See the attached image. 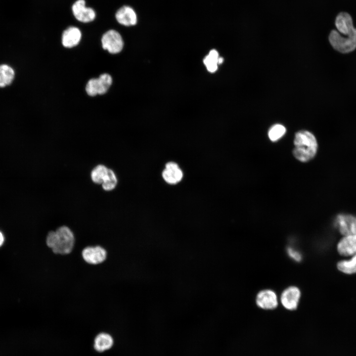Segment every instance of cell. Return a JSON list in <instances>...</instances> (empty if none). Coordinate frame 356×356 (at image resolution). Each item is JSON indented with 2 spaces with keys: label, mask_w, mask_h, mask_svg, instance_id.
Wrapping results in <instances>:
<instances>
[{
  "label": "cell",
  "mask_w": 356,
  "mask_h": 356,
  "mask_svg": "<svg viewBox=\"0 0 356 356\" xmlns=\"http://www.w3.org/2000/svg\"><path fill=\"white\" fill-rule=\"evenodd\" d=\"M301 297V292L298 288L290 286L285 289L281 295V302L283 306L289 310L297 309Z\"/></svg>",
  "instance_id": "9"
},
{
  "label": "cell",
  "mask_w": 356,
  "mask_h": 356,
  "mask_svg": "<svg viewBox=\"0 0 356 356\" xmlns=\"http://www.w3.org/2000/svg\"><path fill=\"white\" fill-rule=\"evenodd\" d=\"M223 61V59L222 57H219V61H218L219 64L222 63Z\"/></svg>",
  "instance_id": "25"
},
{
  "label": "cell",
  "mask_w": 356,
  "mask_h": 356,
  "mask_svg": "<svg viewBox=\"0 0 356 356\" xmlns=\"http://www.w3.org/2000/svg\"><path fill=\"white\" fill-rule=\"evenodd\" d=\"M47 246L55 254L66 255L74 246L75 237L71 230L66 226L59 227L55 231H50L46 237Z\"/></svg>",
  "instance_id": "2"
},
{
  "label": "cell",
  "mask_w": 356,
  "mask_h": 356,
  "mask_svg": "<svg viewBox=\"0 0 356 356\" xmlns=\"http://www.w3.org/2000/svg\"><path fill=\"white\" fill-rule=\"evenodd\" d=\"M287 253L288 256L293 260L296 262H300L302 260L301 254L293 248L288 247L287 248Z\"/></svg>",
  "instance_id": "23"
},
{
  "label": "cell",
  "mask_w": 356,
  "mask_h": 356,
  "mask_svg": "<svg viewBox=\"0 0 356 356\" xmlns=\"http://www.w3.org/2000/svg\"><path fill=\"white\" fill-rule=\"evenodd\" d=\"M116 21L125 26H131L136 24L137 17L134 10L130 6L124 5L120 7L115 14Z\"/></svg>",
  "instance_id": "12"
},
{
  "label": "cell",
  "mask_w": 356,
  "mask_h": 356,
  "mask_svg": "<svg viewBox=\"0 0 356 356\" xmlns=\"http://www.w3.org/2000/svg\"><path fill=\"white\" fill-rule=\"evenodd\" d=\"M294 156L299 161L306 162L315 156L318 144L315 136L307 131L298 132L294 140Z\"/></svg>",
  "instance_id": "1"
},
{
  "label": "cell",
  "mask_w": 356,
  "mask_h": 356,
  "mask_svg": "<svg viewBox=\"0 0 356 356\" xmlns=\"http://www.w3.org/2000/svg\"><path fill=\"white\" fill-rule=\"evenodd\" d=\"M14 71L13 69L6 64L0 65V87H4L10 85L14 78Z\"/></svg>",
  "instance_id": "17"
},
{
  "label": "cell",
  "mask_w": 356,
  "mask_h": 356,
  "mask_svg": "<svg viewBox=\"0 0 356 356\" xmlns=\"http://www.w3.org/2000/svg\"><path fill=\"white\" fill-rule=\"evenodd\" d=\"M162 175L165 180L170 184L178 183L181 180L183 176L181 170L174 162H169L166 164Z\"/></svg>",
  "instance_id": "15"
},
{
  "label": "cell",
  "mask_w": 356,
  "mask_h": 356,
  "mask_svg": "<svg viewBox=\"0 0 356 356\" xmlns=\"http://www.w3.org/2000/svg\"><path fill=\"white\" fill-rule=\"evenodd\" d=\"M117 183V179L114 172L111 169L108 170V174L103 182L102 188L106 191L114 189Z\"/></svg>",
  "instance_id": "21"
},
{
  "label": "cell",
  "mask_w": 356,
  "mask_h": 356,
  "mask_svg": "<svg viewBox=\"0 0 356 356\" xmlns=\"http://www.w3.org/2000/svg\"><path fill=\"white\" fill-rule=\"evenodd\" d=\"M335 25L338 32L346 36L356 34L352 17L348 12H340L336 17Z\"/></svg>",
  "instance_id": "8"
},
{
  "label": "cell",
  "mask_w": 356,
  "mask_h": 356,
  "mask_svg": "<svg viewBox=\"0 0 356 356\" xmlns=\"http://www.w3.org/2000/svg\"><path fill=\"white\" fill-rule=\"evenodd\" d=\"M328 39L332 46L341 53H348L356 48V34L343 37L337 31L333 30Z\"/></svg>",
  "instance_id": "3"
},
{
  "label": "cell",
  "mask_w": 356,
  "mask_h": 356,
  "mask_svg": "<svg viewBox=\"0 0 356 356\" xmlns=\"http://www.w3.org/2000/svg\"><path fill=\"white\" fill-rule=\"evenodd\" d=\"M82 256L87 263L92 265H97L105 260L107 257V252L104 248L99 246L88 247L83 250Z\"/></svg>",
  "instance_id": "10"
},
{
  "label": "cell",
  "mask_w": 356,
  "mask_h": 356,
  "mask_svg": "<svg viewBox=\"0 0 356 356\" xmlns=\"http://www.w3.org/2000/svg\"><path fill=\"white\" fill-rule=\"evenodd\" d=\"M286 129L282 125L276 124L272 126L269 130L268 135L272 141H275L280 139L285 133Z\"/></svg>",
  "instance_id": "22"
},
{
  "label": "cell",
  "mask_w": 356,
  "mask_h": 356,
  "mask_svg": "<svg viewBox=\"0 0 356 356\" xmlns=\"http://www.w3.org/2000/svg\"><path fill=\"white\" fill-rule=\"evenodd\" d=\"M112 79L107 73L101 75L98 78L89 80L86 86V90L90 96L104 94L111 85Z\"/></svg>",
  "instance_id": "5"
},
{
  "label": "cell",
  "mask_w": 356,
  "mask_h": 356,
  "mask_svg": "<svg viewBox=\"0 0 356 356\" xmlns=\"http://www.w3.org/2000/svg\"><path fill=\"white\" fill-rule=\"evenodd\" d=\"M101 44L102 47L109 52L116 54L120 52L123 49L124 43L123 39L119 32L110 29L106 32L102 36Z\"/></svg>",
  "instance_id": "6"
},
{
  "label": "cell",
  "mask_w": 356,
  "mask_h": 356,
  "mask_svg": "<svg viewBox=\"0 0 356 356\" xmlns=\"http://www.w3.org/2000/svg\"><path fill=\"white\" fill-rule=\"evenodd\" d=\"M81 38L80 30L77 27L71 26L63 32L61 42L64 47L71 48L78 44Z\"/></svg>",
  "instance_id": "14"
},
{
  "label": "cell",
  "mask_w": 356,
  "mask_h": 356,
  "mask_svg": "<svg viewBox=\"0 0 356 356\" xmlns=\"http://www.w3.org/2000/svg\"><path fill=\"white\" fill-rule=\"evenodd\" d=\"M113 340L108 334L101 333L98 334L94 340V349L99 352L110 349L113 345Z\"/></svg>",
  "instance_id": "16"
},
{
  "label": "cell",
  "mask_w": 356,
  "mask_h": 356,
  "mask_svg": "<svg viewBox=\"0 0 356 356\" xmlns=\"http://www.w3.org/2000/svg\"><path fill=\"white\" fill-rule=\"evenodd\" d=\"M218 52L215 49L211 50L204 59V63L207 70L212 73L218 69L219 58Z\"/></svg>",
  "instance_id": "19"
},
{
  "label": "cell",
  "mask_w": 356,
  "mask_h": 356,
  "mask_svg": "<svg viewBox=\"0 0 356 356\" xmlns=\"http://www.w3.org/2000/svg\"><path fill=\"white\" fill-rule=\"evenodd\" d=\"M85 0H76L71 6L72 15L76 20L87 23L93 21L96 17V11L91 7L86 6Z\"/></svg>",
  "instance_id": "4"
},
{
  "label": "cell",
  "mask_w": 356,
  "mask_h": 356,
  "mask_svg": "<svg viewBox=\"0 0 356 356\" xmlns=\"http://www.w3.org/2000/svg\"><path fill=\"white\" fill-rule=\"evenodd\" d=\"M108 170L104 165L96 166L91 172V178L92 181L97 184H101L108 174Z\"/></svg>",
  "instance_id": "20"
},
{
  "label": "cell",
  "mask_w": 356,
  "mask_h": 356,
  "mask_svg": "<svg viewBox=\"0 0 356 356\" xmlns=\"http://www.w3.org/2000/svg\"><path fill=\"white\" fill-rule=\"evenodd\" d=\"M338 253L342 256H353L356 254V234L344 236L337 244Z\"/></svg>",
  "instance_id": "13"
},
{
  "label": "cell",
  "mask_w": 356,
  "mask_h": 356,
  "mask_svg": "<svg viewBox=\"0 0 356 356\" xmlns=\"http://www.w3.org/2000/svg\"><path fill=\"white\" fill-rule=\"evenodd\" d=\"M338 269L341 272L347 274H352L356 273V254L348 260H342L338 262L337 264Z\"/></svg>",
  "instance_id": "18"
},
{
  "label": "cell",
  "mask_w": 356,
  "mask_h": 356,
  "mask_svg": "<svg viewBox=\"0 0 356 356\" xmlns=\"http://www.w3.org/2000/svg\"><path fill=\"white\" fill-rule=\"evenodd\" d=\"M4 241V237L3 233L0 231V247L3 245Z\"/></svg>",
  "instance_id": "24"
},
{
  "label": "cell",
  "mask_w": 356,
  "mask_h": 356,
  "mask_svg": "<svg viewBox=\"0 0 356 356\" xmlns=\"http://www.w3.org/2000/svg\"><path fill=\"white\" fill-rule=\"evenodd\" d=\"M256 304L260 308L266 310L275 309L278 305L277 296L271 290H264L260 291L256 297Z\"/></svg>",
  "instance_id": "11"
},
{
  "label": "cell",
  "mask_w": 356,
  "mask_h": 356,
  "mask_svg": "<svg viewBox=\"0 0 356 356\" xmlns=\"http://www.w3.org/2000/svg\"><path fill=\"white\" fill-rule=\"evenodd\" d=\"M334 223L343 235L356 234V216L348 214H340L336 216Z\"/></svg>",
  "instance_id": "7"
}]
</instances>
